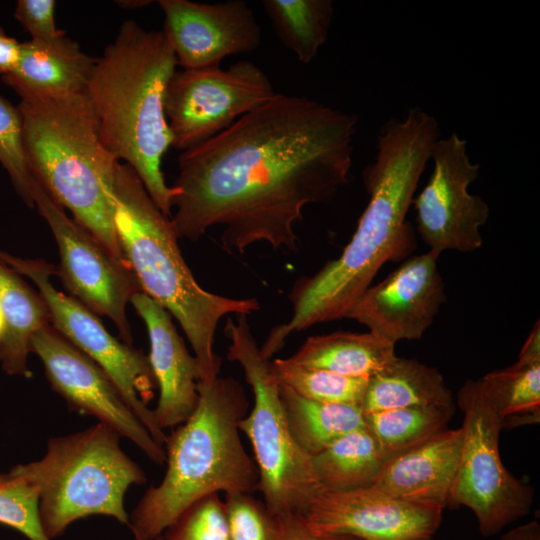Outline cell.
Listing matches in <instances>:
<instances>
[{
	"label": "cell",
	"instance_id": "obj_24",
	"mask_svg": "<svg viewBox=\"0 0 540 540\" xmlns=\"http://www.w3.org/2000/svg\"><path fill=\"white\" fill-rule=\"evenodd\" d=\"M310 458L315 477L327 492L372 486L388 461L367 427L343 435Z\"/></svg>",
	"mask_w": 540,
	"mask_h": 540
},
{
	"label": "cell",
	"instance_id": "obj_29",
	"mask_svg": "<svg viewBox=\"0 0 540 540\" xmlns=\"http://www.w3.org/2000/svg\"><path fill=\"white\" fill-rule=\"evenodd\" d=\"M276 381L297 394L320 402L361 405L368 378L348 377L327 370L308 368L287 359L270 361Z\"/></svg>",
	"mask_w": 540,
	"mask_h": 540
},
{
	"label": "cell",
	"instance_id": "obj_39",
	"mask_svg": "<svg viewBox=\"0 0 540 540\" xmlns=\"http://www.w3.org/2000/svg\"><path fill=\"white\" fill-rule=\"evenodd\" d=\"M116 3L118 5H120L122 7H126V8H139V7L150 5V3H152V1H142V0H137V1H117Z\"/></svg>",
	"mask_w": 540,
	"mask_h": 540
},
{
	"label": "cell",
	"instance_id": "obj_17",
	"mask_svg": "<svg viewBox=\"0 0 540 540\" xmlns=\"http://www.w3.org/2000/svg\"><path fill=\"white\" fill-rule=\"evenodd\" d=\"M163 32L182 69L219 67L231 55L250 53L261 44L254 11L242 0L198 3L159 0Z\"/></svg>",
	"mask_w": 540,
	"mask_h": 540
},
{
	"label": "cell",
	"instance_id": "obj_9",
	"mask_svg": "<svg viewBox=\"0 0 540 540\" xmlns=\"http://www.w3.org/2000/svg\"><path fill=\"white\" fill-rule=\"evenodd\" d=\"M0 260L33 281L47 305L53 328L106 372L153 439L164 448L167 435L148 407L157 385L148 356L118 341L92 311L58 291L50 280L56 274L54 265L40 259L16 257L2 250Z\"/></svg>",
	"mask_w": 540,
	"mask_h": 540
},
{
	"label": "cell",
	"instance_id": "obj_33",
	"mask_svg": "<svg viewBox=\"0 0 540 540\" xmlns=\"http://www.w3.org/2000/svg\"><path fill=\"white\" fill-rule=\"evenodd\" d=\"M224 504L231 540H281L277 516L249 492L226 493Z\"/></svg>",
	"mask_w": 540,
	"mask_h": 540
},
{
	"label": "cell",
	"instance_id": "obj_25",
	"mask_svg": "<svg viewBox=\"0 0 540 540\" xmlns=\"http://www.w3.org/2000/svg\"><path fill=\"white\" fill-rule=\"evenodd\" d=\"M279 395L292 438L309 457L343 435L366 427L358 405L311 400L281 384Z\"/></svg>",
	"mask_w": 540,
	"mask_h": 540
},
{
	"label": "cell",
	"instance_id": "obj_36",
	"mask_svg": "<svg viewBox=\"0 0 540 540\" xmlns=\"http://www.w3.org/2000/svg\"><path fill=\"white\" fill-rule=\"evenodd\" d=\"M21 43L9 36L0 26V75L12 72L20 58Z\"/></svg>",
	"mask_w": 540,
	"mask_h": 540
},
{
	"label": "cell",
	"instance_id": "obj_11",
	"mask_svg": "<svg viewBox=\"0 0 540 540\" xmlns=\"http://www.w3.org/2000/svg\"><path fill=\"white\" fill-rule=\"evenodd\" d=\"M276 93L266 73L250 61L227 69L176 70L164 101L171 146L183 152L209 140Z\"/></svg>",
	"mask_w": 540,
	"mask_h": 540
},
{
	"label": "cell",
	"instance_id": "obj_6",
	"mask_svg": "<svg viewBox=\"0 0 540 540\" xmlns=\"http://www.w3.org/2000/svg\"><path fill=\"white\" fill-rule=\"evenodd\" d=\"M17 108L34 180L113 258L126 263L114 225L112 189L120 161L102 143L86 91L21 100Z\"/></svg>",
	"mask_w": 540,
	"mask_h": 540
},
{
	"label": "cell",
	"instance_id": "obj_10",
	"mask_svg": "<svg viewBox=\"0 0 540 540\" xmlns=\"http://www.w3.org/2000/svg\"><path fill=\"white\" fill-rule=\"evenodd\" d=\"M457 403L463 413V447L452 506L472 510L481 534L490 537L529 514L533 489L505 468L499 453L502 419L484 398L476 380L462 385Z\"/></svg>",
	"mask_w": 540,
	"mask_h": 540
},
{
	"label": "cell",
	"instance_id": "obj_4",
	"mask_svg": "<svg viewBox=\"0 0 540 540\" xmlns=\"http://www.w3.org/2000/svg\"><path fill=\"white\" fill-rule=\"evenodd\" d=\"M198 403L190 417L166 437L167 469L129 515L135 540H154L194 502L212 493L256 490L258 469L239 435L249 407L233 377L198 383Z\"/></svg>",
	"mask_w": 540,
	"mask_h": 540
},
{
	"label": "cell",
	"instance_id": "obj_16",
	"mask_svg": "<svg viewBox=\"0 0 540 540\" xmlns=\"http://www.w3.org/2000/svg\"><path fill=\"white\" fill-rule=\"evenodd\" d=\"M438 257L428 251L409 258L383 281L370 286L344 318L356 320L393 344L420 339L446 301Z\"/></svg>",
	"mask_w": 540,
	"mask_h": 540
},
{
	"label": "cell",
	"instance_id": "obj_32",
	"mask_svg": "<svg viewBox=\"0 0 540 540\" xmlns=\"http://www.w3.org/2000/svg\"><path fill=\"white\" fill-rule=\"evenodd\" d=\"M162 535L166 540H231L224 502L218 493L200 498Z\"/></svg>",
	"mask_w": 540,
	"mask_h": 540
},
{
	"label": "cell",
	"instance_id": "obj_7",
	"mask_svg": "<svg viewBox=\"0 0 540 540\" xmlns=\"http://www.w3.org/2000/svg\"><path fill=\"white\" fill-rule=\"evenodd\" d=\"M120 435L102 423L50 438L45 455L12 468L39 492V515L53 540L73 522L105 515L128 526V488L146 482L144 471L120 447Z\"/></svg>",
	"mask_w": 540,
	"mask_h": 540
},
{
	"label": "cell",
	"instance_id": "obj_27",
	"mask_svg": "<svg viewBox=\"0 0 540 540\" xmlns=\"http://www.w3.org/2000/svg\"><path fill=\"white\" fill-rule=\"evenodd\" d=\"M453 413L454 404L406 407L365 413L364 419L389 460L445 429Z\"/></svg>",
	"mask_w": 540,
	"mask_h": 540
},
{
	"label": "cell",
	"instance_id": "obj_37",
	"mask_svg": "<svg viewBox=\"0 0 540 540\" xmlns=\"http://www.w3.org/2000/svg\"><path fill=\"white\" fill-rule=\"evenodd\" d=\"M518 361L540 363V326L539 321L533 326L527 340L522 346Z\"/></svg>",
	"mask_w": 540,
	"mask_h": 540
},
{
	"label": "cell",
	"instance_id": "obj_40",
	"mask_svg": "<svg viewBox=\"0 0 540 540\" xmlns=\"http://www.w3.org/2000/svg\"><path fill=\"white\" fill-rule=\"evenodd\" d=\"M4 332H5V319H4V315L0 307V339L2 338Z\"/></svg>",
	"mask_w": 540,
	"mask_h": 540
},
{
	"label": "cell",
	"instance_id": "obj_34",
	"mask_svg": "<svg viewBox=\"0 0 540 540\" xmlns=\"http://www.w3.org/2000/svg\"><path fill=\"white\" fill-rule=\"evenodd\" d=\"M54 0H19L14 16L29 32L32 40L52 41L65 35L55 23Z\"/></svg>",
	"mask_w": 540,
	"mask_h": 540
},
{
	"label": "cell",
	"instance_id": "obj_14",
	"mask_svg": "<svg viewBox=\"0 0 540 540\" xmlns=\"http://www.w3.org/2000/svg\"><path fill=\"white\" fill-rule=\"evenodd\" d=\"M31 352L40 358L52 389L70 410L96 418L133 442L153 463H165V448L153 439L111 378L51 324L32 335Z\"/></svg>",
	"mask_w": 540,
	"mask_h": 540
},
{
	"label": "cell",
	"instance_id": "obj_30",
	"mask_svg": "<svg viewBox=\"0 0 540 540\" xmlns=\"http://www.w3.org/2000/svg\"><path fill=\"white\" fill-rule=\"evenodd\" d=\"M0 523L29 540H50L40 521L38 489L12 469L0 480Z\"/></svg>",
	"mask_w": 540,
	"mask_h": 540
},
{
	"label": "cell",
	"instance_id": "obj_8",
	"mask_svg": "<svg viewBox=\"0 0 540 540\" xmlns=\"http://www.w3.org/2000/svg\"><path fill=\"white\" fill-rule=\"evenodd\" d=\"M224 334L229 340L227 358L240 364L250 385L254 405L238 423L255 455L259 490L275 516L303 515L312 500L324 492L315 477L311 458L295 443L279 395L270 360L261 353L247 315L228 317Z\"/></svg>",
	"mask_w": 540,
	"mask_h": 540
},
{
	"label": "cell",
	"instance_id": "obj_1",
	"mask_svg": "<svg viewBox=\"0 0 540 540\" xmlns=\"http://www.w3.org/2000/svg\"><path fill=\"white\" fill-rule=\"evenodd\" d=\"M357 125L355 114L277 92L180 154L171 218L178 237L196 241L222 227L229 253L259 242L295 250L304 208L331 201L349 181Z\"/></svg>",
	"mask_w": 540,
	"mask_h": 540
},
{
	"label": "cell",
	"instance_id": "obj_21",
	"mask_svg": "<svg viewBox=\"0 0 540 540\" xmlns=\"http://www.w3.org/2000/svg\"><path fill=\"white\" fill-rule=\"evenodd\" d=\"M0 307L5 319V332L0 339V364L9 375L28 378V355L31 337L50 324L47 305L10 266L0 260Z\"/></svg>",
	"mask_w": 540,
	"mask_h": 540
},
{
	"label": "cell",
	"instance_id": "obj_38",
	"mask_svg": "<svg viewBox=\"0 0 540 540\" xmlns=\"http://www.w3.org/2000/svg\"><path fill=\"white\" fill-rule=\"evenodd\" d=\"M500 540H540V525L531 521L511 529Z\"/></svg>",
	"mask_w": 540,
	"mask_h": 540
},
{
	"label": "cell",
	"instance_id": "obj_15",
	"mask_svg": "<svg viewBox=\"0 0 540 540\" xmlns=\"http://www.w3.org/2000/svg\"><path fill=\"white\" fill-rule=\"evenodd\" d=\"M440 506L388 495L372 486L324 491L302 515L315 531L360 540H432L442 520Z\"/></svg>",
	"mask_w": 540,
	"mask_h": 540
},
{
	"label": "cell",
	"instance_id": "obj_22",
	"mask_svg": "<svg viewBox=\"0 0 540 540\" xmlns=\"http://www.w3.org/2000/svg\"><path fill=\"white\" fill-rule=\"evenodd\" d=\"M445 405H453V398L438 370L418 360L396 356L368 378L360 407L365 414Z\"/></svg>",
	"mask_w": 540,
	"mask_h": 540
},
{
	"label": "cell",
	"instance_id": "obj_20",
	"mask_svg": "<svg viewBox=\"0 0 540 540\" xmlns=\"http://www.w3.org/2000/svg\"><path fill=\"white\" fill-rule=\"evenodd\" d=\"M96 58L66 35L21 43L15 69L2 76L21 100L60 98L86 91Z\"/></svg>",
	"mask_w": 540,
	"mask_h": 540
},
{
	"label": "cell",
	"instance_id": "obj_31",
	"mask_svg": "<svg viewBox=\"0 0 540 540\" xmlns=\"http://www.w3.org/2000/svg\"><path fill=\"white\" fill-rule=\"evenodd\" d=\"M0 164L8 173L17 194L33 208L32 184L18 108L0 95Z\"/></svg>",
	"mask_w": 540,
	"mask_h": 540
},
{
	"label": "cell",
	"instance_id": "obj_41",
	"mask_svg": "<svg viewBox=\"0 0 540 540\" xmlns=\"http://www.w3.org/2000/svg\"><path fill=\"white\" fill-rule=\"evenodd\" d=\"M154 540H166L163 535L158 536Z\"/></svg>",
	"mask_w": 540,
	"mask_h": 540
},
{
	"label": "cell",
	"instance_id": "obj_28",
	"mask_svg": "<svg viewBox=\"0 0 540 540\" xmlns=\"http://www.w3.org/2000/svg\"><path fill=\"white\" fill-rule=\"evenodd\" d=\"M484 398L501 419L539 412L540 363L514 364L476 380Z\"/></svg>",
	"mask_w": 540,
	"mask_h": 540
},
{
	"label": "cell",
	"instance_id": "obj_23",
	"mask_svg": "<svg viewBox=\"0 0 540 540\" xmlns=\"http://www.w3.org/2000/svg\"><path fill=\"white\" fill-rule=\"evenodd\" d=\"M394 348L371 332H333L308 337L289 359L308 368L368 378L396 357Z\"/></svg>",
	"mask_w": 540,
	"mask_h": 540
},
{
	"label": "cell",
	"instance_id": "obj_5",
	"mask_svg": "<svg viewBox=\"0 0 540 540\" xmlns=\"http://www.w3.org/2000/svg\"><path fill=\"white\" fill-rule=\"evenodd\" d=\"M112 191L114 225L125 262L141 291L180 324L199 367L198 383H212L221 368V358L214 351L220 320L258 311V300L225 297L198 284L179 249L171 218L155 204L131 166L117 164Z\"/></svg>",
	"mask_w": 540,
	"mask_h": 540
},
{
	"label": "cell",
	"instance_id": "obj_12",
	"mask_svg": "<svg viewBox=\"0 0 540 540\" xmlns=\"http://www.w3.org/2000/svg\"><path fill=\"white\" fill-rule=\"evenodd\" d=\"M32 198L56 240L60 257L56 274L65 288L93 313L109 317L124 343L132 345L126 307L132 296L142 291L130 267L113 258L89 232L70 219L35 180Z\"/></svg>",
	"mask_w": 540,
	"mask_h": 540
},
{
	"label": "cell",
	"instance_id": "obj_35",
	"mask_svg": "<svg viewBox=\"0 0 540 540\" xmlns=\"http://www.w3.org/2000/svg\"><path fill=\"white\" fill-rule=\"evenodd\" d=\"M277 518L281 540H360L348 535L317 532L306 523L301 514H284Z\"/></svg>",
	"mask_w": 540,
	"mask_h": 540
},
{
	"label": "cell",
	"instance_id": "obj_13",
	"mask_svg": "<svg viewBox=\"0 0 540 540\" xmlns=\"http://www.w3.org/2000/svg\"><path fill=\"white\" fill-rule=\"evenodd\" d=\"M431 160L432 174L412 203L422 240L437 255L479 249V229L489 217V206L470 194L468 186L478 178L480 165L470 161L467 141L457 133L436 141Z\"/></svg>",
	"mask_w": 540,
	"mask_h": 540
},
{
	"label": "cell",
	"instance_id": "obj_18",
	"mask_svg": "<svg viewBox=\"0 0 540 540\" xmlns=\"http://www.w3.org/2000/svg\"><path fill=\"white\" fill-rule=\"evenodd\" d=\"M130 302L142 318L148 331V356L159 399L153 410L164 430L186 421L199 399L197 384L200 371L172 322L171 314L143 292L135 293Z\"/></svg>",
	"mask_w": 540,
	"mask_h": 540
},
{
	"label": "cell",
	"instance_id": "obj_3",
	"mask_svg": "<svg viewBox=\"0 0 540 540\" xmlns=\"http://www.w3.org/2000/svg\"><path fill=\"white\" fill-rule=\"evenodd\" d=\"M176 66L164 32L129 19L96 58L86 88L103 145L135 170L167 217L177 190L166 184L161 168L172 144L164 101Z\"/></svg>",
	"mask_w": 540,
	"mask_h": 540
},
{
	"label": "cell",
	"instance_id": "obj_2",
	"mask_svg": "<svg viewBox=\"0 0 540 540\" xmlns=\"http://www.w3.org/2000/svg\"><path fill=\"white\" fill-rule=\"evenodd\" d=\"M439 138L437 120L420 107L383 125L376 156L362 172L369 201L357 228L338 258L295 282L288 295L292 316L275 326L260 347L266 359L280 351L292 333L344 318L380 268L411 250L413 231L406 215Z\"/></svg>",
	"mask_w": 540,
	"mask_h": 540
},
{
	"label": "cell",
	"instance_id": "obj_19",
	"mask_svg": "<svg viewBox=\"0 0 540 540\" xmlns=\"http://www.w3.org/2000/svg\"><path fill=\"white\" fill-rule=\"evenodd\" d=\"M463 447V429H443L389 459L372 487L397 498L452 506Z\"/></svg>",
	"mask_w": 540,
	"mask_h": 540
},
{
	"label": "cell",
	"instance_id": "obj_26",
	"mask_svg": "<svg viewBox=\"0 0 540 540\" xmlns=\"http://www.w3.org/2000/svg\"><path fill=\"white\" fill-rule=\"evenodd\" d=\"M264 11L282 44L299 62L310 63L327 40L331 0H264Z\"/></svg>",
	"mask_w": 540,
	"mask_h": 540
}]
</instances>
